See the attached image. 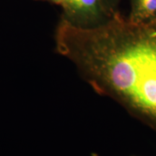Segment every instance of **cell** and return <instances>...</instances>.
I'll list each match as a JSON object with an SVG mask.
<instances>
[{
    "mask_svg": "<svg viewBox=\"0 0 156 156\" xmlns=\"http://www.w3.org/2000/svg\"><path fill=\"white\" fill-rule=\"evenodd\" d=\"M55 38L58 53L98 94L156 129V26L134 23L119 12L87 29L61 19Z\"/></svg>",
    "mask_w": 156,
    "mask_h": 156,
    "instance_id": "1",
    "label": "cell"
},
{
    "mask_svg": "<svg viewBox=\"0 0 156 156\" xmlns=\"http://www.w3.org/2000/svg\"><path fill=\"white\" fill-rule=\"evenodd\" d=\"M62 19L80 28H93L110 20L116 13L105 0H64Z\"/></svg>",
    "mask_w": 156,
    "mask_h": 156,
    "instance_id": "2",
    "label": "cell"
},
{
    "mask_svg": "<svg viewBox=\"0 0 156 156\" xmlns=\"http://www.w3.org/2000/svg\"><path fill=\"white\" fill-rule=\"evenodd\" d=\"M127 18L136 24L156 26V0H130Z\"/></svg>",
    "mask_w": 156,
    "mask_h": 156,
    "instance_id": "3",
    "label": "cell"
},
{
    "mask_svg": "<svg viewBox=\"0 0 156 156\" xmlns=\"http://www.w3.org/2000/svg\"><path fill=\"white\" fill-rule=\"evenodd\" d=\"M107 5L108 6V7L114 12H118L117 11V8H118L119 4L121 2V0H105Z\"/></svg>",
    "mask_w": 156,
    "mask_h": 156,
    "instance_id": "4",
    "label": "cell"
},
{
    "mask_svg": "<svg viewBox=\"0 0 156 156\" xmlns=\"http://www.w3.org/2000/svg\"><path fill=\"white\" fill-rule=\"evenodd\" d=\"M46 1H49L51 2H53L54 4H57V5H62L63 3L64 0H46Z\"/></svg>",
    "mask_w": 156,
    "mask_h": 156,
    "instance_id": "5",
    "label": "cell"
}]
</instances>
